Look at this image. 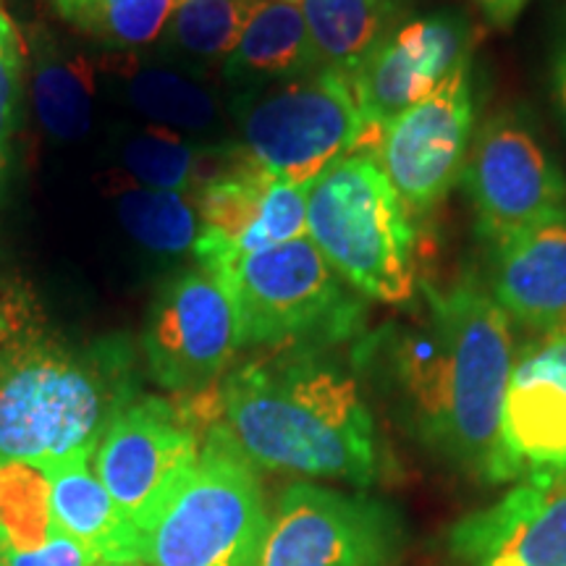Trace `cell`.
I'll return each mask as SVG.
<instances>
[{
	"label": "cell",
	"instance_id": "d6986e66",
	"mask_svg": "<svg viewBox=\"0 0 566 566\" xmlns=\"http://www.w3.org/2000/svg\"><path fill=\"white\" fill-rule=\"evenodd\" d=\"M315 69L321 66L300 3L258 0L239 45L226 59L223 76L252 92L296 80Z\"/></svg>",
	"mask_w": 566,
	"mask_h": 566
},
{
	"label": "cell",
	"instance_id": "30bf717a",
	"mask_svg": "<svg viewBox=\"0 0 566 566\" xmlns=\"http://www.w3.org/2000/svg\"><path fill=\"white\" fill-rule=\"evenodd\" d=\"M472 55L438 87L380 129L375 160L409 218H428L462 181L475 137Z\"/></svg>",
	"mask_w": 566,
	"mask_h": 566
},
{
	"label": "cell",
	"instance_id": "277c9868",
	"mask_svg": "<svg viewBox=\"0 0 566 566\" xmlns=\"http://www.w3.org/2000/svg\"><path fill=\"white\" fill-rule=\"evenodd\" d=\"M307 237L359 296L405 307L415 302V221L373 153L344 155L313 181Z\"/></svg>",
	"mask_w": 566,
	"mask_h": 566
},
{
	"label": "cell",
	"instance_id": "8fae6325",
	"mask_svg": "<svg viewBox=\"0 0 566 566\" xmlns=\"http://www.w3.org/2000/svg\"><path fill=\"white\" fill-rule=\"evenodd\" d=\"M462 184L488 247L506 242L566 205V176L525 111H499L480 126Z\"/></svg>",
	"mask_w": 566,
	"mask_h": 566
},
{
	"label": "cell",
	"instance_id": "f1b7e54d",
	"mask_svg": "<svg viewBox=\"0 0 566 566\" xmlns=\"http://www.w3.org/2000/svg\"><path fill=\"white\" fill-rule=\"evenodd\" d=\"M0 566H101L87 548L55 530L38 548L0 546Z\"/></svg>",
	"mask_w": 566,
	"mask_h": 566
},
{
	"label": "cell",
	"instance_id": "44dd1931",
	"mask_svg": "<svg viewBox=\"0 0 566 566\" xmlns=\"http://www.w3.org/2000/svg\"><path fill=\"white\" fill-rule=\"evenodd\" d=\"M34 61V101L45 132L59 142H76L92 124V66L82 55L63 53L48 30L30 38Z\"/></svg>",
	"mask_w": 566,
	"mask_h": 566
},
{
	"label": "cell",
	"instance_id": "4fadbf2b",
	"mask_svg": "<svg viewBox=\"0 0 566 566\" xmlns=\"http://www.w3.org/2000/svg\"><path fill=\"white\" fill-rule=\"evenodd\" d=\"M310 187L275 179L244 147L233 153L197 192L200 233L192 247L197 265L218 273L247 254L307 237Z\"/></svg>",
	"mask_w": 566,
	"mask_h": 566
},
{
	"label": "cell",
	"instance_id": "484cf974",
	"mask_svg": "<svg viewBox=\"0 0 566 566\" xmlns=\"http://www.w3.org/2000/svg\"><path fill=\"white\" fill-rule=\"evenodd\" d=\"M218 147H197L171 132H145L132 137L122 150L126 174L142 187L163 192H187L195 181L205 179L202 168Z\"/></svg>",
	"mask_w": 566,
	"mask_h": 566
},
{
	"label": "cell",
	"instance_id": "cb8c5ba5",
	"mask_svg": "<svg viewBox=\"0 0 566 566\" xmlns=\"http://www.w3.org/2000/svg\"><path fill=\"white\" fill-rule=\"evenodd\" d=\"M53 535L45 472L32 464L0 462V546L38 548Z\"/></svg>",
	"mask_w": 566,
	"mask_h": 566
},
{
	"label": "cell",
	"instance_id": "2e32d148",
	"mask_svg": "<svg viewBox=\"0 0 566 566\" xmlns=\"http://www.w3.org/2000/svg\"><path fill=\"white\" fill-rule=\"evenodd\" d=\"M459 566H566V475L514 483L449 533Z\"/></svg>",
	"mask_w": 566,
	"mask_h": 566
},
{
	"label": "cell",
	"instance_id": "1f68e13d",
	"mask_svg": "<svg viewBox=\"0 0 566 566\" xmlns=\"http://www.w3.org/2000/svg\"><path fill=\"white\" fill-rule=\"evenodd\" d=\"M6 174H9V150L0 153V189L6 184Z\"/></svg>",
	"mask_w": 566,
	"mask_h": 566
},
{
	"label": "cell",
	"instance_id": "4dcf8cb0",
	"mask_svg": "<svg viewBox=\"0 0 566 566\" xmlns=\"http://www.w3.org/2000/svg\"><path fill=\"white\" fill-rule=\"evenodd\" d=\"M472 3L478 6V11L483 13L493 27L509 30V27L520 19V13L527 9L530 0H472Z\"/></svg>",
	"mask_w": 566,
	"mask_h": 566
},
{
	"label": "cell",
	"instance_id": "836d02e7",
	"mask_svg": "<svg viewBox=\"0 0 566 566\" xmlns=\"http://www.w3.org/2000/svg\"><path fill=\"white\" fill-rule=\"evenodd\" d=\"M283 3H302V0H283Z\"/></svg>",
	"mask_w": 566,
	"mask_h": 566
},
{
	"label": "cell",
	"instance_id": "6da1fadb",
	"mask_svg": "<svg viewBox=\"0 0 566 566\" xmlns=\"http://www.w3.org/2000/svg\"><path fill=\"white\" fill-rule=\"evenodd\" d=\"M512 321L475 273L424 281L407 315L359 336L354 367L396 428L457 475L501 483Z\"/></svg>",
	"mask_w": 566,
	"mask_h": 566
},
{
	"label": "cell",
	"instance_id": "603a6c76",
	"mask_svg": "<svg viewBox=\"0 0 566 566\" xmlns=\"http://www.w3.org/2000/svg\"><path fill=\"white\" fill-rule=\"evenodd\" d=\"M113 202L124 229L147 250L179 254L195 247L200 218L195 205L181 192L124 184L113 195Z\"/></svg>",
	"mask_w": 566,
	"mask_h": 566
},
{
	"label": "cell",
	"instance_id": "7402d4cb",
	"mask_svg": "<svg viewBox=\"0 0 566 566\" xmlns=\"http://www.w3.org/2000/svg\"><path fill=\"white\" fill-rule=\"evenodd\" d=\"M76 32L111 48H137L166 30L181 0H48Z\"/></svg>",
	"mask_w": 566,
	"mask_h": 566
},
{
	"label": "cell",
	"instance_id": "d6a6232c",
	"mask_svg": "<svg viewBox=\"0 0 566 566\" xmlns=\"http://www.w3.org/2000/svg\"><path fill=\"white\" fill-rule=\"evenodd\" d=\"M101 566H145V564H101Z\"/></svg>",
	"mask_w": 566,
	"mask_h": 566
},
{
	"label": "cell",
	"instance_id": "7c38bea8",
	"mask_svg": "<svg viewBox=\"0 0 566 566\" xmlns=\"http://www.w3.org/2000/svg\"><path fill=\"white\" fill-rule=\"evenodd\" d=\"M145 359L166 391L202 396L229 373L239 344L237 310L216 275L184 271L155 296L145 325Z\"/></svg>",
	"mask_w": 566,
	"mask_h": 566
},
{
	"label": "cell",
	"instance_id": "f546056e",
	"mask_svg": "<svg viewBox=\"0 0 566 566\" xmlns=\"http://www.w3.org/2000/svg\"><path fill=\"white\" fill-rule=\"evenodd\" d=\"M551 90H554L556 111L566 129V27L558 32L554 53H551Z\"/></svg>",
	"mask_w": 566,
	"mask_h": 566
},
{
	"label": "cell",
	"instance_id": "ac0fdd59",
	"mask_svg": "<svg viewBox=\"0 0 566 566\" xmlns=\"http://www.w3.org/2000/svg\"><path fill=\"white\" fill-rule=\"evenodd\" d=\"M53 525L95 556L97 564H139V533L124 520L111 493L82 454L45 470Z\"/></svg>",
	"mask_w": 566,
	"mask_h": 566
},
{
	"label": "cell",
	"instance_id": "5bb4252c",
	"mask_svg": "<svg viewBox=\"0 0 566 566\" xmlns=\"http://www.w3.org/2000/svg\"><path fill=\"white\" fill-rule=\"evenodd\" d=\"M470 55L472 27L459 11H433L396 27L349 76L367 126L384 129L424 101Z\"/></svg>",
	"mask_w": 566,
	"mask_h": 566
},
{
	"label": "cell",
	"instance_id": "d4e9b609",
	"mask_svg": "<svg viewBox=\"0 0 566 566\" xmlns=\"http://www.w3.org/2000/svg\"><path fill=\"white\" fill-rule=\"evenodd\" d=\"M129 103L171 129L205 132L218 122V103L202 84L168 69H142L129 80Z\"/></svg>",
	"mask_w": 566,
	"mask_h": 566
},
{
	"label": "cell",
	"instance_id": "52a82bcc",
	"mask_svg": "<svg viewBox=\"0 0 566 566\" xmlns=\"http://www.w3.org/2000/svg\"><path fill=\"white\" fill-rule=\"evenodd\" d=\"M239 126L247 155L275 179L300 187H310L375 132L365 122L352 80L334 69L247 92Z\"/></svg>",
	"mask_w": 566,
	"mask_h": 566
},
{
	"label": "cell",
	"instance_id": "ffe728a7",
	"mask_svg": "<svg viewBox=\"0 0 566 566\" xmlns=\"http://www.w3.org/2000/svg\"><path fill=\"white\" fill-rule=\"evenodd\" d=\"M310 40L321 69L352 76L391 34L399 0H302Z\"/></svg>",
	"mask_w": 566,
	"mask_h": 566
},
{
	"label": "cell",
	"instance_id": "4316f807",
	"mask_svg": "<svg viewBox=\"0 0 566 566\" xmlns=\"http://www.w3.org/2000/svg\"><path fill=\"white\" fill-rule=\"evenodd\" d=\"M254 3L258 0H181L166 27L168 40L197 59H229Z\"/></svg>",
	"mask_w": 566,
	"mask_h": 566
},
{
	"label": "cell",
	"instance_id": "ba28073f",
	"mask_svg": "<svg viewBox=\"0 0 566 566\" xmlns=\"http://www.w3.org/2000/svg\"><path fill=\"white\" fill-rule=\"evenodd\" d=\"M407 548L409 525L391 501L302 480L275 499L258 566H399Z\"/></svg>",
	"mask_w": 566,
	"mask_h": 566
},
{
	"label": "cell",
	"instance_id": "7a4b0ae2",
	"mask_svg": "<svg viewBox=\"0 0 566 566\" xmlns=\"http://www.w3.org/2000/svg\"><path fill=\"white\" fill-rule=\"evenodd\" d=\"M216 422L258 470L357 491L396 472L357 367L325 344L273 346L226 373Z\"/></svg>",
	"mask_w": 566,
	"mask_h": 566
},
{
	"label": "cell",
	"instance_id": "83f0119b",
	"mask_svg": "<svg viewBox=\"0 0 566 566\" xmlns=\"http://www.w3.org/2000/svg\"><path fill=\"white\" fill-rule=\"evenodd\" d=\"M24 59V40L0 0V153L9 147L19 126Z\"/></svg>",
	"mask_w": 566,
	"mask_h": 566
},
{
	"label": "cell",
	"instance_id": "3957f363",
	"mask_svg": "<svg viewBox=\"0 0 566 566\" xmlns=\"http://www.w3.org/2000/svg\"><path fill=\"white\" fill-rule=\"evenodd\" d=\"M134 399L126 342L74 344L24 279L0 275V462L38 470L95 454Z\"/></svg>",
	"mask_w": 566,
	"mask_h": 566
},
{
	"label": "cell",
	"instance_id": "9a60e30c",
	"mask_svg": "<svg viewBox=\"0 0 566 566\" xmlns=\"http://www.w3.org/2000/svg\"><path fill=\"white\" fill-rule=\"evenodd\" d=\"M501 483L566 475V334L537 336L514 357L501 415Z\"/></svg>",
	"mask_w": 566,
	"mask_h": 566
},
{
	"label": "cell",
	"instance_id": "8992f818",
	"mask_svg": "<svg viewBox=\"0 0 566 566\" xmlns=\"http://www.w3.org/2000/svg\"><path fill=\"white\" fill-rule=\"evenodd\" d=\"M212 275L237 310L242 349L331 346L363 334L365 296L328 265L310 237L247 254Z\"/></svg>",
	"mask_w": 566,
	"mask_h": 566
},
{
	"label": "cell",
	"instance_id": "e0dca14e",
	"mask_svg": "<svg viewBox=\"0 0 566 566\" xmlns=\"http://www.w3.org/2000/svg\"><path fill=\"white\" fill-rule=\"evenodd\" d=\"M488 292L537 336L566 334V205L491 247Z\"/></svg>",
	"mask_w": 566,
	"mask_h": 566
},
{
	"label": "cell",
	"instance_id": "5b68a950",
	"mask_svg": "<svg viewBox=\"0 0 566 566\" xmlns=\"http://www.w3.org/2000/svg\"><path fill=\"white\" fill-rule=\"evenodd\" d=\"M271 509L258 467L221 422L205 430L200 457L139 541L145 566H258Z\"/></svg>",
	"mask_w": 566,
	"mask_h": 566
},
{
	"label": "cell",
	"instance_id": "9c48e42d",
	"mask_svg": "<svg viewBox=\"0 0 566 566\" xmlns=\"http://www.w3.org/2000/svg\"><path fill=\"white\" fill-rule=\"evenodd\" d=\"M208 428L195 407L160 396H134L105 424L92 467L139 541L192 472Z\"/></svg>",
	"mask_w": 566,
	"mask_h": 566
}]
</instances>
